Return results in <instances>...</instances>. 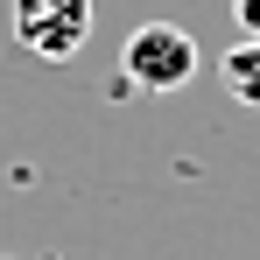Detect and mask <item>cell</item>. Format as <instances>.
<instances>
[{
	"instance_id": "cell-4",
	"label": "cell",
	"mask_w": 260,
	"mask_h": 260,
	"mask_svg": "<svg viewBox=\"0 0 260 260\" xmlns=\"http://www.w3.org/2000/svg\"><path fill=\"white\" fill-rule=\"evenodd\" d=\"M232 21H239L246 43H260V0H232Z\"/></svg>"
},
{
	"instance_id": "cell-3",
	"label": "cell",
	"mask_w": 260,
	"mask_h": 260,
	"mask_svg": "<svg viewBox=\"0 0 260 260\" xmlns=\"http://www.w3.org/2000/svg\"><path fill=\"white\" fill-rule=\"evenodd\" d=\"M218 78H225V91L239 106H260V43H232L225 63H218Z\"/></svg>"
},
{
	"instance_id": "cell-2",
	"label": "cell",
	"mask_w": 260,
	"mask_h": 260,
	"mask_svg": "<svg viewBox=\"0 0 260 260\" xmlns=\"http://www.w3.org/2000/svg\"><path fill=\"white\" fill-rule=\"evenodd\" d=\"M7 21H14V43L49 63H71L91 43V0H14Z\"/></svg>"
},
{
	"instance_id": "cell-1",
	"label": "cell",
	"mask_w": 260,
	"mask_h": 260,
	"mask_svg": "<svg viewBox=\"0 0 260 260\" xmlns=\"http://www.w3.org/2000/svg\"><path fill=\"white\" fill-rule=\"evenodd\" d=\"M120 71L134 91H183L197 78V36L176 21H141L120 49Z\"/></svg>"
}]
</instances>
